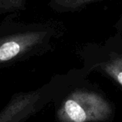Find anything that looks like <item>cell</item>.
<instances>
[{
  "label": "cell",
  "instance_id": "3957f363",
  "mask_svg": "<svg viewBox=\"0 0 122 122\" xmlns=\"http://www.w3.org/2000/svg\"><path fill=\"white\" fill-rule=\"evenodd\" d=\"M105 71L122 86V55L111 59L104 66Z\"/></svg>",
  "mask_w": 122,
  "mask_h": 122
},
{
  "label": "cell",
  "instance_id": "6da1fadb",
  "mask_svg": "<svg viewBox=\"0 0 122 122\" xmlns=\"http://www.w3.org/2000/svg\"><path fill=\"white\" fill-rule=\"evenodd\" d=\"M113 110L102 95L87 90L70 94L58 110L60 122H101L111 117Z\"/></svg>",
  "mask_w": 122,
  "mask_h": 122
},
{
  "label": "cell",
  "instance_id": "7a4b0ae2",
  "mask_svg": "<svg viewBox=\"0 0 122 122\" xmlns=\"http://www.w3.org/2000/svg\"><path fill=\"white\" fill-rule=\"evenodd\" d=\"M45 34L46 33L41 31H31L1 39L0 64L12 60L39 45Z\"/></svg>",
  "mask_w": 122,
  "mask_h": 122
},
{
  "label": "cell",
  "instance_id": "277c9868",
  "mask_svg": "<svg viewBox=\"0 0 122 122\" xmlns=\"http://www.w3.org/2000/svg\"><path fill=\"white\" fill-rule=\"evenodd\" d=\"M27 0H0V12L20 9Z\"/></svg>",
  "mask_w": 122,
  "mask_h": 122
},
{
  "label": "cell",
  "instance_id": "5b68a950",
  "mask_svg": "<svg viewBox=\"0 0 122 122\" xmlns=\"http://www.w3.org/2000/svg\"><path fill=\"white\" fill-rule=\"evenodd\" d=\"M55 4L60 6L61 8L66 9H76L88 3L96 1V0H54Z\"/></svg>",
  "mask_w": 122,
  "mask_h": 122
}]
</instances>
